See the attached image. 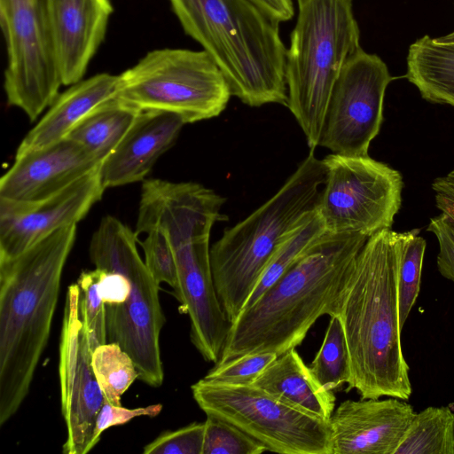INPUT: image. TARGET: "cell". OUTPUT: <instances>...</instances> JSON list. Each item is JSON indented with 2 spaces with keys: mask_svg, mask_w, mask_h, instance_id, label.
Masks as SVG:
<instances>
[{
  "mask_svg": "<svg viewBox=\"0 0 454 454\" xmlns=\"http://www.w3.org/2000/svg\"><path fill=\"white\" fill-rule=\"evenodd\" d=\"M400 232L386 229L371 236L355 261L337 305L348 345L347 390L362 399L409 400V365L401 344L398 308Z\"/></svg>",
  "mask_w": 454,
  "mask_h": 454,
  "instance_id": "1",
  "label": "cell"
},
{
  "mask_svg": "<svg viewBox=\"0 0 454 454\" xmlns=\"http://www.w3.org/2000/svg\"><path fill=\"white\" fill-rule=\"evenodd\" d=\"M369 238L326 232L231 324L217 363L250 353L279 356L300 345L320 317L335 315L356 256Z\"/></svg>",
  "mask_w": 454,
  "mask_h": 454,
  "instance_id": "2",
  "label": "cell"
},
{
  "mask_svg": "<svg viewBox=\"0 0 454 454\" xmlns=\"http://www.w3.org/2000/svg\"><path fill=\"white\" fill-rule=\"evenodd\" d=\"M77 224L0 259V426L19 411L47 345Z\"/></svg>",
  "mask_w": 454,
  "mask_h": 454,
  "instance_id": "3",
  "label": "cell"
},
{
  "mask_svg": "<svg viewBox=\"0 0 454 454\" xmlns=\"http://www.w3.org/2000/svg\"><path fill=\"white\" fill-rule=\"evenodd\" d=\"M184 33L215 61L231 96L286 106V48L280 21L252 0H168Z\"/></svg>",
  "mask_w": 454,
  "mask_h": 454,
  "instance_id": "4",
  "label": "cell"
},
{
  "mask_svg": "<svg viewBox=\"0 0 454 454\" xmlns=\"http://www.w3.org/2000/svg\"><path fill=\"white\" fill-rule=\"evenodd\" d=\"M326 178L314 149L281 188L210 247L216 294L230 323L243 310L273 254L318 203Z\"/></svg>",
  "mask_w": 454,
  "mask_h": 454,
  "instance_id": "5",
  "label": "cell"
},
{
  "mask_svg": "<svg viewBox=\"0 0 454 454\" xmlns=\"http://www.w3.org/2000/svg\"><path fill=\"white\" fill-rule=\"evenodd\" d=\"M286 49V107L310 149L318 146L327 105L349 56L360 47L352 0H296Z\"/></svg>",
  "mask_w": 454,
  "mask_h": 454,
  "instance_id": "6",
  "label": "cell"
},
{
  "mask_svg": "<svg viewBox=\"0 0 454 454\" xmlns=\"http://www.w3.org/2000/svg\"><path fill=\"white\" fill-rule=\"evenodd\" d=\"M137 235L118 218L104 216L92 234L89 254L95 268L128 278L131 291L119 305L105 304L107 342L117 343L132 358L138 380L158 387L164 380L160 334L165 317L159 284L139 255Z\"/></svg>",
  "mask_w": 454,
  "mask_h": 454,
  "instance_id": "7",
  "label": "cell"
},
{
  "mask_svg": "<svg viewBox=\"0 0 454 454\" xmlns=\"http://www.w3.org/2000/svg\"><path fill=\"white\" fill-rule=\"evenodd\" d=\"M231 97L225 77L206 51L163 48L148 51L119 74L114 98L140 111L176 114L186 124L218 116Z\"/></svg>",
  "mask_w": 454,
  "mask_h": 454,
  "instance_id": "8",
  "label": "cell"
},
{
  "mask_svg": "<svg viewBox=\"0 0 454 454\" xmlns=\"http://www.w3.org/2000/svg\"><path fill=\"white\" fill-rule=\"evenodd\" d=\"M191 388L206 415L235 426L268 451L331 454L329 420L288 404L254 384L227 385L201 379Z\"/></svg>",
  "mask_w": 454,
  "mask_h": 454,
  "instance_id": "9",
  "label": "cell"
},
{
  "mask_svg": "<svg viewBox=\"0 0 454 454\" xmlns=\"http://www.w3.org/2000/svg\"><path fill=\"white\" fill-rule=\"evenodd\" d=\"M317 211L327 232L366 237L391 229L402 202L399 171L367 156L331 153Z\"/></svg>",
  "mask_w": 454,
  "mask_h": 454,
  "instance_id": "10",
  "label": "cell"
},
{
  "mask_svg": "<svg viewBox=\"0 0 454 454\" xmlns=\"http://www.w3.org/2000/svg\"><path fill=\"white\" fill-rule=\"evenodd\" d=\"M0 25L7 52V102L34 121L63 85L45 1L0 0Z\"/></svg>",
  "mask_w": 454,
  "mask_h": 454,
  "instance_id": "11",
  "label": "cell"
},
{
  "mask_svg": "<svg viewBox=\"0 0 454 454\" xmlns=\"http://www.w3.org/2000/svg\"><path fill=\"white\" fill-rule=\"evenodd\" d=\"M394 79L378 55L360 46L334 84L318 145L336 154L367 156L383 121L386 89Z\"/></svg>",
  "mask_w": 454,
  "mask_h": 454,
  "instance_id": "12",
  "label": "cell"
},
{
  "mask_svg": "<svg viewBox=\"0 0 454 454\" xmlns=\"http://www.w3.org/2000/svg\"><path fill=\"white\" fill-rule=\"evenodd\" d=\"M92 350L80 313V289L68 286L59 340L61 411L67 427L65 454H86L95 446L97 416L105 402L91 366Z\"/></svg>",
  "mask_w": 454,
  "mask_h": 454,
  "instance_id": "13",
  "label": "cell"
},
{
  "mask_svg": "<svg viewBox=\"0 0 454 454\" xmlns=\"http://www.w3.org/2000/svg\"><path fill=\"white\" fill-rule=\"evenodd\" d=\"M225 199L194 182L159 178L142 183L135 232L162 233L173 248L210 238L213 225L225 219L221 213Z\"/></svg>",
  "mask_w": 454,
  "mask_h": 454,
  "instance_id": "14",
  "label": "cell"
},
{
  "mask_svg": "<svg viewBox=\"0 0 454 454\" xmlns=\"http://www.w3.org/2000/svg\"><path fill=\"white\" fill-rule=\"evenodd\" d=\"M99 168L40 200L0 199V259L14 257L55 231L82 220L106 190Z\"/></svg>",
  "mask_w": 454,
  "mask_h": 454,
  "instance_id": "15",
  "label": "cell"
},
{
  "mask_svg": "<svg viewBox=\"0 0 454 454\" xmlns=\"http://www.w3.org/2000/svg\"><path fill=\"white\" fill-rule=\"evenodd\" d=\"M209 239L174 248L177 270L174 294L189 316L192 343L207 362L216 364L231 323L216 294Z\"/></svg>",
  "mask_w": 454,
  "mask_h": 454,
  "instance_id": "16",
  "label": "cell"
},
{
  "mask_svg": "<svg viewBox=\"0 0 454 454\" xmlns=\"http://www.w3.org/2000/svg\"><path fill=\"white\" fill-rule=\"evenodd\" d=\"M414 413L395 397L346 400L329 419L331 454H394Z\"/></svg>",
  "mask_w": 454,
  "mask_h": 454,
  "instance_id": "17",
  "label": "cell"
},
{
  "mask_svg": "<svg viewBox=\"0 0 454 454\" xmlns=\"http://www.w3.org/2000/svg\"><path fill=\"white\" fill-rule=\"evenodd\" d=\"M101 164L82 145L66 137L16 156L0 179V199L26 202L45 199Z\"/></svg>",
  "mask_w": 454,
  "mask_h": 454,
  "instance_id": "18",
  "label": "cell"
},
{
  "mask_svg": "<svg viewBox=\"0 0 454 454\" xmlns=\"http://www.w3.org/2000/svg\"><path fill=\"white\" fill-rule=\"evenodd\" d=\"M63 85L83 79L114 12L110 0H44Z\"/></svg>",
  "mask_w": 454,
  "mask_h": 454,
  "instance_id": "19",
  "label": "cell"
},
{
  "mask_svg": "<svg viewBox=\"0 0 454 454\" xmlns=\"http://www.w3.org/2000/svg\"><path fill=\"white\" fill-rule=\"evenodd\" d=\"M184 121L162 111H142L116 149L102 162L105 189L144 181L158 159L176 140Z\"/></svg>",
  "mask_w": 454,
  "mask_h": 454,
  "instance_id": "20",
  "label": "cell"
},
{
  "mask_svg": "<svg viewBox=\"0 0 454 454\" xmlns=\"http://www.w3.org/2000/svg\"><path fill=\"white\" fill-rule=\"evenodd\" d=\"M118 82L119 74L101 73L70 85L24 137L15 157L67 137L89 114L115 97Z\"/></svg>",
  "mask_w": 454,
  "mask_h": 454,
  "instance_id": "21",
  "label": "cell"
},
{
  "mask_svg": "<svg viewBox=\"0 0 454 454\" xmlns=\"http://www.w3.org/2000/svg\"><path fill=\"white\" fill-rule=\"evenodd\" d=\"M278 399L329 420L335 406L332 390L323 387L295 348L277 356L253 383Z\"/></svg>",
  "mask_w": 454,
  "mask_h": 454,
  "instance_id": "22",
  "label": "cell"
},
{
  "mask_svg": "<svg viewBox=\"0 0 454 454\" xmlns=\"http://www.w3.org/2000/svg\"><path fill=\"white\" fill-rule=\"evenodd\" d=\"M405 77L432 103L454 106V43L426 35L409 47Z\"/></svg>",
  "mask_w": 454,
  "mask_h": 454,
  "instance_id": "23",
  "label": "cell"
},
{
  "mask_svg": "<svg viewBox=\"0 0 454 454\" xmlns=\"http://www.w3.org/2000/svg\"><path fill=\"white\" fill-rule=\"evenodd\" d=\"M141 112L114 98L89 114L67 137L103 162L120 145Z\"/></svg>",
  "mask_w": 454,
  "mask_h": 454,
  "instance_id": "24",
  "label": "cell"
},
{
  "mask_svg": "<svg viewBox=\"0 0 454 454\" xmlns=\"http://www.w3.org/2000/svg\"><path fill=\"white\" fill-rule=\"evenodd\" d=\"M394 454H454L450 406H429L415 412Z\"/></svg>",
  "mask_w": 454,
  "mask_h": 454,
  "instance_id": "25",
  "label": "cell"
},
{
  "mask_svg": "<svg viewBox=\"0 0 454 454\" xmlns=\"http://www.w3.org/2000/svg\"><path fill=\"white\" fill-rule=\"evenodd\" d=\"M326 232L323 219L316 208L287 235L278 247L244 309L253 305Z\"/></svg>",
  "mask_w": 454,
  "mask_h": 454,
  "instance_id": "26",
  "label": "cell"
},
{
  "mask_svg": "<svg viewBox=\"0 0 454 454\" xmlns=\"http://www.w3.org/2000/svg\"><path fill=\"white\" fill-rule=\"evenodd\" d=\"M91 366L105 402L121 405V395L138 379L131 356L117 343L106 342L93 350Z\"/></svg>",
  "mask_w": 454,
  "mask_h": 454,
  "instance_id": "27",
  "label": "cell"
},
{
  "mask_svg": "<svg viewBox=\"0 0 454 454\" xmlns=\"http://www.w3.org/2000/svg\"><path fill=\"white\" fill-rule=\"evenodd\" d=\"M325 338L309 368L318 383L333 391L350 378V362L346 337L338 316L330 317Z\"/></svg>",
  "mask_w": 454,
  "mask_h": 454,
  "instance_id": "28",
  "label": "cell"
},
{
  "mask_svg": "<svg viewBox=\"0 0 454 454\" xmlns=\"http://www.w3.org/2000/svg\"><path fill=\"white\" fill-rule=\"evenodd\" d=\"M426 247V240L419 236V229L400 232L398 308L401 329L419 294Z\"/></svg>",
  "mask_w": 454,
  "mask_h": 454,
  "instance_id": "29",
  "label": "cell"
},
{
  "mask_svg": "<svg viewBox=\"0 0 454 454\" xmlns=\"http://www.w3.org/2000/svg\"><path fill=\"white\" fill-rule=\"evenodd\" d=\"M99 270L82 271L77 285L80 289V313L90 347L93 350L106 343L105 303L99 294L98 278Z\"/></svg>",
  "mask_w": 454,
  "mask_h": 454,
  "instance_id": "30",
  "label": "cell"
},
{
  "mask_svg": "<svg viewBox=\"0 0 454 454\" xmlns=\"http://www.w3.org/2000/svg\"><path fill=\"white\" fill-rule=\"evenodd\" d=\"M268 451L235 426L207 415L202 454H261Z\"/></svg>",
  "mask_w": 454,
  "mask_h": 454,
  "instance_id": "31",
  "label": "cell"
},
{
  "mask_svg": "<svg viewBox=\"0 0 454 454\" xmlns=\"http://www.w3.org/2000/svg\"><path fill=\"white\" fill-rule=\"evenodd\" d=\"M277 356L272 352L239 356L227 362L215 364L202 379L220 384L251 385Z\"/></svg>",
  "mask_w": 454,
  "mask_h": 454,
  "instance_id": "32",
  "label": "cell"
},
{
  "mask_svg": "<svg viewBox=\"0 0 454 454\" xmlns=\"http://www.w3.org/2000/svg\"><path fill=\"white\" fill-rule=\"evenodd\" d=\"M140 245L144 262L153 278L159 285L164 282L174 290L177 285V270L174 248L168 239L159 231H151Z\"/></svg>",
  "mask_w": 454,
  "mask_h": 454,
  "instance_id": "33",
  "label": "cell"
},
{
  "mask_svg": "<svg viewBox=\"0 0 454 454\" xmlns=\"http://www.w3.org/2000/svg\"><path fill=\"white\" fill-rule=\"evenodd\" d=\"M205 422L165 431L144 447V454H202Z\"/></svg>",
  "mask_w": 454,
  "mask_h": 454,
  "instance_id": "34",
  "label": "cell"
},
{
  "mask_svg": "<svg viewBox=\"0 0 454 454\" xmlns=\"http://www.w3.org/2000/svg\"><path fill=\"white\" fill-rule=\"evenodd\" d=\"M427 231L438 241L437 267L440 273L454 282V223L441 213L431 218Z\"/></svg>",
  "mask_w": 454,
  "mask_h": 454,
  "instance_id": "35",
  "label": "cell"
},
{
  "mask_svg": "<svg viewBox=\"0 0 454 454\" xmlns=\"http://www.w3.org/2000/svg\"><path fill=\"white\" fill-rule=\"evenodd\" d=\"M161 410L162 404L160 403L136 409H127L121 405H114L104 402L97 416L94 431L95 444L97 445L98 443L101 439V434L107 428L124 425L131 419L141 416L156 417L160 413Z\"/></svg>",
  "mask_w": 454,
  "mask_h": 454,
  "instance_id": "36",
  "label": "cell"
},
{
  "mask_svg": "<svg viewBox=\"0 0 454 454\" xmlns=\"http://www.w3.org/2000/svg\"><path fill=\"white\" fill-rule=\"evenodd\" d=\"M99 270L98 286L99 294L106 305L124 303L131 291L128 278L119 272Z\"/></svg>",
  "mask_w": 454,
  "mask_h": 454,
  "instance_id": "37",
  "label": "cell"
},
{
  "mask_svg": "<svg viewBox=\"0 0 454 454\" xmlns=\"http://www.w3.org/2000/svg\"><path fill=\"white\" fill-rule=\"evenodd\" d=\"M265 12L280 22L290 20L294 14L292 0H252Z\"/></svg>",
  "mask_w": 454,
  "mask_h": 454,
  "instance_id": "38",
  "label": "cell"
},
{
  "mask_svg": "<svg viewBox=\"0 0 454 454\" xmlns=\"http://www.w3.org/2000/svg\"><path fill=\"white\" fill-rule=\"evenodd\" d=\"M435 204L441 213L454 223V200H435Z\"/></svg>",
  "mask_w": 454,
  "mask_h": 454,
  "instance_id": "39",
  "label": "cell"
},
{
  "mask_svg": "<svg viewBox=\"0 0 454 454\" xmlns=\"http://www.w3.org/2000/svg\"><path fill=\"white\" fill-rule=\"evenodd\" d=\"M434 40L441 43H454V31L449 35L436 37Z\"/></svg>",
  "mask_w": 454,
  "mask_h": 454,
  "instance_id": "40",
  "label": "cell"
}]
</instances>
